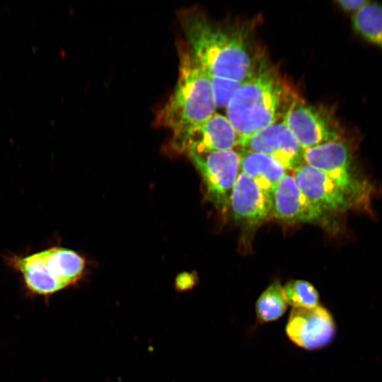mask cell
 I'll list each match as a JSON object with an SVG mask.
<instances>
[{
	"mask_svg": "<svg viewBox=\"0 0 382 382\" xmlns=\"http://www.w3.org/2000/svg\"><path fill=\"white\" fill-rule=\"evenodd\" d=\"M15 265L30 289L49 294L75 282L81 275L85 262L77 253L55 247L18 258Z\"/></svg>",
	"mask_w": 382,
	"mask_h": 382,
	"instance_id": "cell-4",
	"label": "cell"
},
{
	"mask_svg": "<svg viewBox=\"0 0 382 382\" xmlns=\"http://www.w3.org/2000/svg\"><path fill=\"white\" fill-rule=\"evenodd\" d=\"M240 154L241 171L272 198L277 185L286 173V168L271 156L261 152L242 149Z\"/></svg>",
	"mask_w": 382,
	"mask_h": 382,
	"instance_id": "cell-14",
	"label": "cell"
},
{
	"mask_svg": "<svg viewBox=\"0 0 382 382\" xmlns=\"http://www.w3.org/2000/svg\"><path fill=\"white\" fill-rule=\"evenodd\" d=\"M287 304L293 308H311L319 305V294L307 281L291 280L283 286Z\"/></svg>",
	"mask_w": 382,
	"mask_h": 382,
	"instance_id": "cell-17",
	"label": "cell"
},
{
	"mask_svg": "<svg viewBox=\"0 0 382 382\" xmlns=\"http://www.w3.org/2000/svg\"><path fill=\"white\" fill-rule=\"evenodd\" d=\"M216 108L226 110L232 97L243 81L209 76Z\"/></svg>",
	"mask_w": 382,
	"mask_h": 382,
	"instance_id": "cell-18",
	"label": "cell"
},
{
	"mask_svg": "<svg viewBox=\"0 0 382 382\" xmlns=\"http://www.w3.org/2000/svg\"><path fill=\"white\" fill-rule=\"evenodd\" d=\"M355 31L382 50V6L369 1L352 16Z\"/></svg>",
	"mask_w": 382,
	"mask_h": 382,
	"instance_id": "cell-15",
	"label": "cell"
},
{
	"mask_svg": "<svg viewBox=\"0 0 382 382\" xmlns=\"http://www.w3.org/2000/svg\"><path fill=\"white\" fill-rule=\"evenodd\" d=\"M324 211L310 201L299 187L294 175L286 173L272 195V214L286 222H313Z\"/></svg>",
	"mask_w": 382,
	"mask_h": 382,
	"instance_id": "cell-11",
	"label": "cell"
},
{
	"mask_svg": "<svg viewBox=\"0 0 382 382\" xmlns=\"http://www.w3.org/2000/svg\"><path fill=\"white\" fill-rule=\"evenodd\" d=\"M178 77L168 100L156 113L155 124L177 135L215 113L216 103L209 74L185 42L177 44Z\"/></svg>",
	"mask_w": 382,
	"mask_h": 382,
	"instance_id": "cell-3",
	"label": "cell"
},
{
	"mask_svg": "<svg viewBox=\"0 0 382 382\" xmlns=\"http://www.w3.org/2000/svg\"><path fill=\"white\" fill-rule=\"evenodd\" d=\"M294 173L303 194L323 211L343 212L355 204L346 192L323 171L304 163Z\"/></svg>",
	"mask_w": 382,
	"mask_h": 382,
	"instance_id": "cell-12",
	"label": "cell"
},
{
	"mask_svg": "<svg viewBox=\"0 0 382 382\" xmlns=\"http://www.w3.org/2000/svg\"><path fill=\"white\" fill-rule=\"evenodd\" d=\"M282 120L304 150L340 138L328 115L299 100L293 99Z\"/></svg>",
	"mask_w": 382,
	"mask_h": 382,
	"instance_id": "cell-9",
	"label": "cell"
},
{
	"mask_svg": "<svg viewBox=\"0 0 382 382\" xmlns=\"http://www.w3.org/2000/svg\"><path fill=\"white\" fill-rule=\"evenodd\" d=\"M285 331L296 345L307 350H316L323 348L333 340L335 325L332 315L323 306L293 308Z\"/></svg>",
	"mask_w": 382,
	"mask_h": 382,
	"instance_id": "cell-8",
	"label": "cell"
},
{
	"mask_svg": "<svg viewBox=\"0 0 382 382\" xmlns=\"http://www.w3.org/2000/svg\"><path fill=\"white\" fill-rule=\"evenodd\" d=\"M369 1L365 0H338V6L344 11L356 13L364 7Z\"/></svg>",
	"mask_w": 382,
	"mask_h": 382,
	"instance_id": "cell-19",
	"label": "cell"
},
{
	"mask_svg": "<svg viewBox=\"0 0 382 382\" xmlns=\"http://www.w3.org/2000/svg\"><path fill=\"white\" fill-rule=\"evenodd\" d=\"M188 156L199 172L208 199L221 212L230 197L241 171V154L235 149L191 153Z\"/></svg>",
	"mask_w": 382,
	"mask_h": 382,
	"instance_id": "cell-5",
	"label": "cell"
},
{
	"mask_svg": "<svg viewBox=\"0 0 382 382\" xmlns=\"http://www.w3.org/2000/svg\"><path fill=\"white\" fill-rule=\"evenodd\" d=\"M289 90L279 75L259 60L252 76L230 100L226 117L239 136L246 139L279 121L290 105Z\"/></svg>",
	"mask_w": 382,
	"mask_h": 382,
	"instance_id": "cell-2",
	"label": "cell"
},
{
	"mask_svg": "<svg viewBox=\"0 0 382 382\" xmlns=\"http://www.w3.org/2000/svg\"><path fill=\"white\" fill-rule=\"evenodd\" d=\"M239 146L271 156L286 170L294 172L304 164V149L282 120L240 140Z\"/></svg>",
	"mask_w": 382,
	"mask_h": 382,
	"instance_id": "cell-10",
	"label": "cell"
},
{
	"mask_svg": "<svg viewBox=\"0 0 382 382\" xmlns=\"http://www.w3.org/2000/svg\"><path fill=\"white\" fill-rule=\"evenodd\" d=\"M303 159L305 164L327 174L354 204L367 194V186L352 170L351 151L340 138L305 149Z\"/></svg>",
	"mask_w": 382,
	"mask_h": 382,
	"instance_id": "cell-6",
	"label": "cell"
},
{
	"mask_svg": "<svg viewBox=\"0 0 382 382\" xmlns=\"http://www.w3.org/2000/svg\"><path fill=\"white\" fill-rule=\"evenodd\" d=\"M178 18L185 44L209 76L245 81L254 73L259 60L242 33L216 25L195 8L180 10Z\"/></svg>",
	"mask_w": 382,
	"mask_h": 382,
	"instance_id": "cell-1",
	"label": "cell"
},
{
	"mask_svg": "<svg viewBox=\"0 0 382 382\" xmlns=\"http://www.w3.org/2000/svg\"><path fill=\"white\" fill-rule=\"evenodd\" d=\"M236 220L250 225L258 224L272 214V198L256 183L240 171L229 202Z\"/></svg>",
	"mask_w": 382,
	"mask_h": 382,
	"instance_id": "cell-13",
	"label": "cell"
},
{
	"mask_svg": "<svg viewBox=\"0 0 382 382\" xmlns=\"http://www.w3.org/2000/svg\"><path fill=\"white\" fill-rule=\"evenodd\" d=\"M239 136L226 115L215 112L205 121L172 136L171 146L178 153L190 154L234 149Z\"/></svg>",
	"mask_w": 382,
	"mask_h": 382,
	"instance_id": "cell-7",
	"label": "cell"
},
{
	"mask_svg": "<svg viewBox=\"0 0 382 382\" xmlns=\"http://www.w3.org/2000/svg\"><path fill=\"white\" fill-rule=\"evenodd\" d=\"M286 301L283 286L279 280L270 284L261 294L255 303L257 322L263 324L275 321L286 311Z\"/></svg>",
	"mask_w": 382,
	"mask_h": 382,
	"instance_id": "cell-16",
	"label": "cell"
}]
</instances>
